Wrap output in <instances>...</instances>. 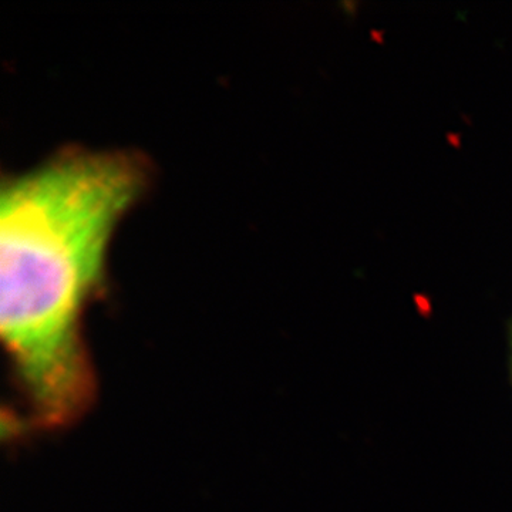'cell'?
<instances>
[{
	"mask_svg": "<svg viewBox=\"0 0 512 512\" xmlns=\"http://www.w3.org/2000/svg\"><path fill=\"white\" fill-rule=\"evenodd\" d=\"M148 181L136 153L87 148H66L3 181L0 328L46 424L72 420L89 399L80 319L103 284L114 232Z\"/></svg>",
	"mask_w": 512,
	"mask_h": 512,
	"instance_id": "6da1fadb",
	"label": "cell"
}]
</instances>
